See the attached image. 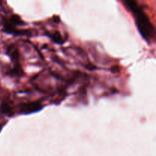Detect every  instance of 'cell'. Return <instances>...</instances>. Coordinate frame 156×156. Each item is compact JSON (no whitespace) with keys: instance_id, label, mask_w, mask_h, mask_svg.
<instances>
[{"instance_id":"3957f363","label":"cell","mask_w":156,"mask_h":156,"mask_svg":"<svg viewBox=\"0 0 156 156\" xmlns=\"http://www.w3.org/2000/svg\"><path fill=\"white\" fill-rule=\"evenodd\" d=\"M52 37H52L53 38V41L58 43V44H59V43L61 44V42H63L64 41V40L62 39V36H61L59 33L53 34H52Z\"/></svg>"},{"instance_id":"7a4b0ae2","label":"cell","mask_w":156,"mask_h":156,"mask_svg":"<svg viewBox=\"0 0 156 156\" xmlns=\"http://www.w3.org/2000/svg\"><path fill=\"white\" fill-rule=\"evenodd\" d=\"M41 109V104L40 102H34L30 103L28 105H24L21 106V113L24 114H31V113L36 112Z\"/></svg>"},{"instance_id":"6da1fadb","label":"cell","mask_w":156,"mask_h":156,"mask_svg":"<svg viewBox=\"0 0 156 156\" xmlns=\"http://www.w3.org/2000/svg\"><path fill=\"white\" fill-rule=\"evenodd\" d=\"M123 4L131 12L134 17L136 25L140 34L148 43L155 37V27L151 22L147 14L143 11L136 2L124 1Z\"/></svg>"}]
</instances>
